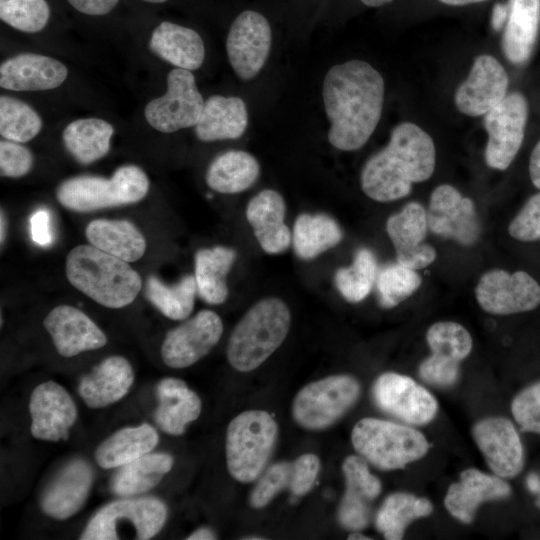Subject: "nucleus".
<instances>
[{
	"label": "nucleus",
	"mask_w": 540,
	"mask_h": 540,
	"mask_svg": "<svg viewBox=\"0 0 540 540\" xmlns=\"http://www.w3.org/2000/svg\"><path fill=\"white\" fill-rule=\"evenodd\" d=\"M384 92L382 75L363 60H349L328 70L322 97L333 147L354 151L369 140L381 118Z\"/></svg>",
	"instance_id": "nucleus-1"
},
{
	"label": "nucleus",
	"mask_w": 540,
	"mask_h": 540,
	"mask_svg": "<svg viewBox=\"0 0 540 540\" xmlns=\"http://www.w3.org/2000/svg\"><path fill=\"white\" fill-rule=\"evenodd\" d=\"M432 138L418 125L395 126L388 144L364 164L360 183L363 192L378 202H391L410 194L413 183L429 179L435 169Z\"/></svg>",
	"instance_id": "nucleus-2"
},
{
	"label": "nucleus",
	"mask_w": 540,
	"mask_h": 540,
	"mask_svg": "<svg viewBox=\"0 0 540 540\" xmlns=\"http://www.w3.org/2000/svg\"><path fill=\"white\" fill-rule=\"evenodd\" d=\"M65 273L74 288L112 309L131 304L142 288L140 275L128 262L91 244H81L69 251Z\"/></svg>",
	"instance_id": "nucleus-3"
},
{
	"label": "nucleus",
	"mask_w": 540,
	"mask_h": 540,
	"mask_svg": "<svg viewBox=\"0 0 540 540\" xmlns=\"http://www.w3.org/2000/svg\"><path fill=\"white\" fill-rule=\"evenodd\" d=\"M291 323L284 301L268 297L254 304L229 338L226 356L237 371L249 372L264 363L283 343Z\"/></svg>",
	"instance_id": "nucleus-4"
},
{
	"label": "nucleus",
	"mask_w": 540,
	"mask_h": 540,
	"mask_svg": "<svg viewBox=\"0 0 540 540\" xmlns=\"http://www.w3.org/2000/svg\"><path fill=\"white\" fill-rule=\"evenodd\" d=\"M148 191L146 173L136 165H123L110 178L79 175L66 179L58 186L56 197L64 208L86 213L137 203Z\"/></svg>",
	"instance_id": "nucleus-5"
},
{
	"label": "nucleus",
	"mask_w": 540,
	"mask_h": 540,
	"mask_svg": "<svg viewBox=\"0 0 540 540\" xmlns=\"http://www.w3.org/2000/svg\"><path fill=\"white\" fill-rule=\"evenodd\" d=\"M278 436L274 418L263 410H247L235 416L226 432V462L238 482H253L266 469Z\"/></svg>",
	"instance_id": "nucleus-6"
},
{
	"label": "nucleus",
	"mask_w": 540,
	"mask_h": 540,
	"mask_svg": "<svg viewBox=\"0 0 540 540\" xmlns=\"http://www.w3.org/2000/svg\"><path fill=\"white\" fill-rule=\"evenodd\" d=\"M355 450L378 469L404 468L429 450L425 436L416 429L377 418H363L351 433Z\"/></svg>",
	"instance_id": "nucleus-7"
},
{
	"label": "nucleus",
	"mask_w": 540,
	"mask_h": 540,
	"mask_svg": "<svg viewBox=\"0 0 540 540\" xmlns=\"http://www.w3.org/2000/svg\"><path fill=\"white\" fill-rule=\"evenodd\" d=\"M360 384L350 375H331L305 385L292 405L294 420L303 428L322 430L343 417L360 396Z\"/></svg>",
	"instance_id": "nucleus-8"
},
{
	"label": "nucleus",
	"mask_w": 540,
	"mask_h": 540,
	"mask_svg": "<svg viewBox=\"0 0 540 540\" xmlns=\"http://www.w3.org/2000/svg\"><path fill=\"white\" fill-rule=\"evenodd\" d=\"M167 507L155 497L127 498L103 506L87 523L80 539L115 540L122 524H130L135 539H151L166 522Z\"/></svg>",
	"instance_id": "nucleus-9"
},
{
	"label": "nucleus",
	"mask_w": 540,
	"mask_h": 540,
	"mask_svg": "<svg viewBox=\"0 0 540 540\" xmlns=\"http://www.w3.org/2000/svg\"><path fill=\"white\" fill-rule=\"evenodd\" d=\"M166 81V93L146 105V121L163 133L194 127L205 103L194 75L190 70L175 68L169 72Z\"/></svg>",
	"instance_id": "nucleus-10"
},
{
	"label": "nucleus",
	"mask_w": 540,
	"mask_h": 540,
	"mask_svg": "<svg viewBox=\"0 0 540 540\" xmlns=\"http://www.w3.org/2000/svg\"><path fill=\"white\" fill-rule=\"evenodd\" d=\"M527 119L528 103L519 92L506 95L484 115L488 134L485 162L489 167L506 170L511 165L523 143Z\"/></svg>",
	"instance_id": "nucleus-11"
},
{
	"label": "nucleus",
	"mask_w": 540,
	"mask_h": 540,
	"mask_svg": "<svg viewBox=\"0 0 540 540\" xmlns=\"http://www.w3.org/2000/svg\"><path fill=\"white\" fill-rule=\"evenodd\" d=\"M480 307L493 315L528 312L540 305V285L525 271L502 269L485 272L475 287Z\"/></svg>",
	"instance_id": "nucleus-12"
},
{
	"label": "nucleus",
	"mask_w": 540,
	"mask_h": 540,
	"mask_svg": "<svg viewBox=\"0 0 540 540\" xmlns=\"http://www.w3.org/2000/svg\"><path fill=\"white\" fill-rule=\"evenodd\" d=\"M432 354L419 366L421 378L432 385L448 387L459 376V364L471 352L473 341L461 324L442 321L431 325L426 333Z\"/></svg>",
	"instance_id": "nucleus-13"
},
{
	"label": "nucleus",
	"mask_w": 540,
	"mask_h": 540,
	"mask_svg": "<svg viewBox=\"0 0 540 540\" xmlns=\"http://www.w3.org/2000/svg\"><path fill=\"white\" fill-rule=\"evenodd\" d=\"M272 33L268 20L246 10L232 22L226 52L235 74L242 80L255 78L264 67L271 49Z\"/></svg>",
	"instance_id": "nucleus-14"
},
{
	"label": "nucleus",
	"mask_w": 540,
	"mask_h": 540,
	"mask_svg": "<svg viewBox=\"0 0 540 540\" xmlns=\"http://www.w3.org/2000/svg\"><path fill=\"white\" fill-rule=\"evenodd\" d=\"M223 333L220 316L212 310H201L171 329L161 345L163 362L171 368H186L206 356Z\"/></svg>",
	"instance_id": "nucleus-15"
},
{
	"label": "nucleus",
	"mask_w": 540,
	"mask_h": 540,
	"mask_svg": "<svg viewBox=\"0 0 540 540\" xmlns=\"http://www.w3.org/2000/svg\"><path fill=\"white\" fill-rule=\"evenodd\" d=\"M372 392L381 410L412 425L429 423L438 411L435 397L406 375L383 373L376 379Z\"/></svg>",
	"instance_id": "nucleus-16"
},
{
	"label": "nucleus",
	"mask_w": 540,
	"mask_h": 540,
	"mask_svg": "<svg viewBox=\"0 0 540 540\" xmlns=\"http://www.w3.org/2000/svg\"><path fill=\"white\" fill-rule=\"evenodd\" d=\"M428 227L434 234L460 245L471 246L479 238L480 224L474 202L455 187H436L427 210Z\"/></svg>",
	"instance_id": "nucleus-17"
},
{
	"label": "nucleus",
	"mask_w": 540,
	"mask_h": 540,
	"mask_svg": "<svg viewBox=\"0 0 540 540\" xmlns=\"http://www.w3.org/2000/svg\"><path fill=\"white\" fill-rule=\"evenodd\" d=\"M508 85V74L496 58L477 56L468 77L455 92V105L465 115L484 116L506 97Z\"/></svg>",
	"instance_id": "nucleus-18"
},
{
	"label": "nucleus",
	"mask_w": 540,
	"mask_h": 540,
	"mask_svg": "<svg viewBox=\"0 0 540 540\" xmlns=\"http://www.w3.org/2000/svg\"><path fill=\"white\" fill-rule=\"evenodd\" d=\"M30 431L34 438L67 440L77 419V407L67 390L54 381L39 384L29 400Z\"/></svg>",
	"instance_id": "nucleus-19"
},
{
	"label": "nucleus",
	"mask_w": 540,
	"mask_h": 540,
	"mask_svg": "<svg viewBox=\"0 0 540 540\" xmlns=\"http://www.w3.org/2000/svg\"><path fill=\"white\" fill-rule=\"evenodd\" d=\"M472 436L491 471L501 478L517 476L524 464L520 436L510 420L487 417L476 422Z\"/></svg>",
	"instance_id": "nucleus-20"
},
{
	"label": "nucleus",
	"mask_w": 540,
	"mask_h": 540,
	"mask_svg": "<svg viewBox=\"0 0 540 540\" xmlns=\"http://www.w3.org/2000/svg\"><path fill=\"white\" fill-rule=\"evenodd\" d=\"M428 229L427 211L417 202L406 204L387 219L386 231L399 264L419 270L434 262L435 248L424 243Z\"/></svg>",
	"instance_id": "nucleus-21"
},
{
	"label": "nucleus",
	"mask_w": 540,
	"mask_h": 540,
	"mask_svg": "<svg viewBox=\"0 0 540 540\" xmlns=\"http://www.w3.org/2000/svg\"><path fill=\"white\" fill-rule=\"evenodd\" d=\"M320 460L315 454H303L294 461L270 465L259 476L249 497L255 509L267 506L279 493L288 490L294 497L308 493L318 476Z\"/></svg>",
	"instance_id": "nucleus-22"
},
{
	"label": "nucleus",
	"mask_w": 540,
	"mask_h": 540,
	"mask_svg": "<svg viewBox=\"0 0 540 540\" xmlns=\"http://www.w3.org/2000/svg\"><path fill=\"white\" fill-rule=\"evenodd\" d=\"M57 352L73 357L107 344L105 333L83 311L71 305L53 308L43 321Z\"/></svg>",
	"instance_id": "nucleus-23"
},
{
	"label": "nucleus",
	"mask_w": 540,
	"mask_h": 540,
	"mask_svg": "<svg viewBox=\"0 0 540 540\" xmlns=\"http://www.w3.org/2000/svg\"><path fill=\"white\" fill-rule=\"evenodd\" d=\"M346 489L338 509L339 523L348 530L359 531L369 522L371 503L382 489L363 457L350 455L342 464Z\"/></svg>",
	"instance_id": "nucleus-24"
},
{
	"label": "nucleus",
	"mask_w": 540,
	"mask_h": 540,
	"mask_svg": "<svg viewBox=\"0 0 540 540\" xmlns=\"http://www.w3.org/2000/svg\"><path fill=\"white\" fill-rule=\"evenodd\" d=\"M93 479L87 461L77 458L69 462L45 490L40 504L43 513L56 520L78 513L89 496Z\"/></svg>",
	"instance_id": "nucleus-25"
},
{
	"label": "nucleus",
	"mask_w": 540,
	"mask_h": 540,
	"mask_svg": "<svg viewBox=\"0 0 540 540\" xmlns=\"http://www.w3.org/2000/svg\"><path fill=\"white\" fill-rule=\"evenodd\" d=\"M510 493L511 487L504 478L470 468L461 472L459 481L449 487L444 504L453 517L470 523L482 503L507 498Z\"/></svg>",
	"instance_id": "nucleus-26"
},
{
	"label": "nucleus",
	"mask_w": 540,
	"mask_h": 540,
	"mask_svg": "<svg viewBox=\"0 0 540 540\" xmlns=\"http://www.w3.org/2000/svg\"><path fill=\"white\" fill-rule=\"evenodd\" d=\"M68 70L60 61L34 53L15 55L0 66V86L12 91H42L60 86Z\"/></svg>",
	"instance_id": "nucleus-27"
},
{
	"label": "nucleus",
	"mask_w": 540,
	"mask_h": 540,
	"mask_svg": "<svg viewBox=\"0 0 540 540\" xmlns=\"http://www.w3.org/2000/svg\"><path fill=\"white\" fill-rule=\"evenodd\" d=\"M285 214L284 199L273 189L258 192L247 204V221L266 253L280 254L291 244L292 234L284 222Z\"/></svg>",
	"instance_id": "nucleus-28"
},
{
	"label": "nucleus",
	"mask_w": 540,
	"mask_h": 540,
	"mask_svg": "<svg viewBox=\"0 0 540 540\" xmlns=\"http://www.w3.org/2000/svg\"><path fill=\"white\" fill-rule=\"evenodd\" d=\"M133 382L134 372L130 362L123 356L113 355L81 377L78 393L88 407L103 408L121 400Z\"/></svg>",
	"instance_id": "nucleus-29"
},
{
	"label": "nucleus",
	"mask_w": 540,
	"mask_h": 540,
	"mask_svg": "<svg viewBox=\"0 0 540 540\" xmlns=\"http://www.w3.org/2000/svg\"><path fill=\"white\" fill-rule=\"evenodd\" d=\"M158 399L154 421L169 435H181L187 425L198 419L202 402L196 392L181 379L163 378L156 387Z\"/></svg>",
	"instance_id": "nucleus-30"
},
{
	"label": "nucleus",
	"mask_w": 540,
	"mask_h": 540,
	"mask_svg": "<svg viewBox=\"0 0 540 540\" xmlns=\"http://www.w3.org/2000/svg\"><path fill=\"white\" fill-rule=\"evenodd\" d=\"M502 50L509 62L523 65L531 57L540 30V0H509Z\"/></svg>",
	"instance_id": "nucleus-31"
},
{
	"label": "nucleus",
	"mask_w": 540,
	"mask_h": 540,
	"mask_svg": "<svg viewBox=\"0 0 540 540\" xmlns=\"http://www.w3.org/2000/svg\"><path fill=\"white\" fill-rule=\"evenodd\" d=\"M148 46L164 61L190 71L200 68L205 57L201 36L189 27L169 21L154 28Z\"/></svg>",
	"instance_id": "nucleus-32"
},
{
	"label": "nucleus",
	"mask_w": 540,
	"mask_h": 540,
	"mask_svg": "<svg viewBox=\"0 0 540 540\" xmlns=\"http://www.w3.org/2000/svg\"><path fill=\"white\" fill-rule=\"evenodd\" d=\"M248 125L245 102L236 96H210L194 126L197 138L204 142L238 139Z\"/></svg>",
	"instance_id": "nucleus-33"
},
{
	"label": "nucleus",
	"mask_w": 540,
	"mask_h": 540,
	"mask_svg": "<svg viewBox=\"0 0 540 540\" xmlns=\"http://www.w3.org/2000/svg\"><path fill=\"white\" fill-rule=\"evenodd\" d=\"M85 236L91 245L128 263L142 258L147 247L142 232L125 219H94Z\"/></svg>",
	"instance_id": "nucleus-34"
},
{
	"label": "nucleus",
	"mask_w": 540,
	"mask_h": 540,
	"mask_svg": "<svg viewBox=\"0 0 540 540\" xmlns=\"http://www.w3.org/2000/svg\"><path fill=\"white\" fill-rule=\"evenodd\" d=\"M156 429L147 423L124 427L105 439L95 451V460L103 469L121 467L150 453L158 444Z\"/></svg>",
	"instance_id": "nucleus-35"
},
{
	"label": "nucleus",
	"mask_w": 540,
	"mask_h": 540,
	"mask_svg": "<svg viewBox=\"0 0 540 540\" xmlns=\"http://www.w3.org/2000/svg\"><path fill=\"white\" fill-rule=\"evenodd\" d=\"M257 159L243 150H229L213 159L206 170L205 180L214 191L235 194L249 189L258 179Z\"/></svg>",
	"instance_id": "nucleus-36"
},
{
	"label": "nucleus",
	"mask_w": 540,
	"mask_h": 540,
	"mask_svg": "<svg viewBox=\"0 0 540 540\" xmlns=\"http://www.w3.org/2000/svg\"><path fill=\"white\" fill-rule=\"evenodd\" d=\"M236 251L225 246L201 248L194 256V277L199 296L208 304H222L228 296L226 276Z\"/></svg>",
	"instance_id": "nucleus-37"
},
{
	"label": "nucleus",
	"mask_w": 540,
	"mask_h": 540,
	"mask_svg": "<svg viewBox=\"0 0 540 540\" xmlns=\"http://www.w3.org/2000/svg\"><path fill=\"white\" fill-rule=\"evenodd\" d=\"M114 129L99 118H81L69 123L62 134L70 155L80 164L88 165L103 158L110 149Z\"/></svg>",
	"instance_id": "nucleus-38"
},
{
	"label": "nucleus",
	"mask_w": 540,
	"mask_h": 540,
	"mask_svg": "<svg viewBox=\"0 0 540 540\" xmlns=\"http://www.w3.org/2000/svg\"><path fill=\"white\" fill-rule=\"evenodd\" d=\"M174 459L167 453H147L119 468L111 479V489L119 496L144 493L172 469Z\"/></svg>",
	"instance_id": "nucleus-39"
},
{
	"label": "nucleus",
	"mask_w": 540,
	"mask_h": 540,
	"mask_svg": "<svg viewBox=\"0 0 540 540\" xmlns=\"http://www.w3.org/2000/svg\"><path fill=\"white\" fill-rule=\"evenodd\" d=\"M343 238L339 224L327 214H300L294 224L292 242L296 255L314 259L335 247Z\"/></svg>",
	"instance_id": "nucleus-40"
},
{
	"label": "nucleus",
	"mask_w": 540,
	"mask_h": 540,
	"mask_svg": "<svg viewBox=\"0 0 540 540\" xmlns=\"http://www.w3.org/2000/svg\"><path fill=\"white\" fill-rule=\"evenodd\" d=\"M432 511L433 506L426 498L405 492L393 493L386 497L377 512L376 528L386 539L400 540L412 521L426 517Z\"/></svg>",
	"instance_id": "nucleus-41"
},
{
	"label": "nucleus",
	"mask_w": 540,
	"mask_h": 540,
	"mask_svg": "<svg viewBox=\"0 0 540 540\" xmlns=\"http://www.w3.org/2000/svg\"><path fill=\"white\" fill-rule=\"evenodd\" d=\"M198 293L193 275L183 276L177 283L168 285L156 275L147 277L145 295L149 302L171 320H185L191 314Z\"/></svg>",
	"instance_id": "nucleus-42"
},
{
	"label": "nucleus",
	"mask_w": 540,
	"mask_h": 540,
	"mask_svg": "<svg viewBox=\"0 0 540 540\" xmlns=\"http://www.w3.org/2000/svg\"><path fill=\"white\" fill-rule=\"evenodd\" d=\"M377 272V261L373 252L362 247L356 251L350 266L336 271L334 283L345 300L358 303L371 292Z\"/></svg>",
	"instance_id": "nucleus-43"
},
{
	"label": "nucleus",
	"mask_w": 540,
	"mask_h": 540,
	"mask_svg": "<svg viewBox=\"0 0 540 540\" xmlns=\"http://www.w3.org/2000/svg\"><path fill=\"white\" fill-rule=\"evenodd\" d=\"M42 120L25 102L2 95L0 97V134L10 141L24 143L38 135Z\"/></svg>",
	"instance_id": "nucleus-44"
},
{
	"label": "nucleus",
	"mask_w": 540,
	"mask_h": 540,
	"mask_svg": "<svg viewBox=\"0 0 540 540\" xmlns=\"http://www.w3.org/2000/svg\"><path fill=\"white\" fill-rule=\"evenodd\" d=\"M375 282L380 306L389 309L409 298L420 287L422 279L416 270L397 262L382 267Z\"/></svg>",
	"instance_id": "nucleus-45"
},
{
	"label": "nucleus",
	"mask_w": 540,
	"mask_h": 540,
	"mask_svg": "<svg viewBox=\"0 0 540 540\" xmlns=\"http://www.w3.org/2000/svg\"><path fill=\"white\" fill-rule=\"evenodd\" d=\"M50 12L46 0H0L1 20L26 33H36L44 29Z\"/></svg>",
	"instance_id": "nucleus-46"
},
{
	"label": "nucleus",
	"mask_w": 540,
	"mask_h": 540,
	"mask_svg": "<svg viewBox=\"0 0 540 540\" xmlns=\"http://www.w3.org/2000/svg\"><path fill=\"white\" fill-rule=\"evenodd\" d=\"M511 412L523 431L540 434V381L527 386L514 397Z\"/></svg>",
	"instance_id": "nucleus-47"
},
{
	"label": "nucleus",
	"mask_w": 540,
	"mask_h": 540,
	"mask_svg": "<svg viewBox=\"0 0 540 540\" xmlns=\"http://www.w3.org/2000/svg\"><path fill=\"white\" fill-rule=\"evenodd\" d=\"M512 238L521 242L540 240V192L532 195L508 226Z\"/></svg>",
	"instance_id": "nucleus-48"
},
{
	"label": "nucleus",
	"mask_w": 540,
	"mask_h": 540,
	"mask_svg": "<svg viewBox=\"0 0 540 540\" xmlns=\"http://www.w3.org/2000/svg\"><path fill=\"white\" fill-rule=\"evenodd\" d=\"M34 158L31 151L18 142L1 140L0 174L2 177L19 178L32 168Z\"/></svg>",
	"instance_id": "nucleus-49"
},
{
	"label": "nucleus",
	"mask_w": 540,
	"mask_h": 540,
	"mask_svg": "<svg viewBox=\"0 0 540 540\" xmlns=\"http://www.w3.org/2000/svg\"><path fill=\"white\" fill-rule=\"evenodd\" d=\"M75 10L89 16L110 13L120 0H66Z\"/></svg>",
	"instance_id": "nucleus-50"
},
{
	"label": "nucleus",
	"mask_w": 540,
	"mask_h": 540,
	"mask_svg": "<svg viewBox=\"0 0 540 540\" xmlns=\"http://www.w3.org/2000/svg\"><path fill=\"white\" fill-rule=\"evenodd\" d=\"M31 235L39 245H47L51 242L50 218L45 210H39L30 219Z\"/></svg>",
	"instance_id": "nucleus-51"
},
{
	"label": "nucleus",
	"mask_w": 540,
	"mask_h": 540,
	"mask_svg": "<svg viewBox=\"0 0 540 540\" xmlns=\"http://www.w3.org/2000/svg\"><path fill=\"white\" fill-rule=\"evenodd\" d=\"M529 174L533 185L540 189V140L537 142L530 155Z\"/></svg>",
	"instance_id": "nucleus-52"
},
{
	"label": "nucleus",
	"mask_w": 540,
	"mask_h": 540,
	"mask_svg": "<svg viewBox=\"0 0 540 540\" xmlns=\"http://www.w3.org/2000/svg\"><path fill=\"white\" fill-rule=\"evenodd\" d=\"M507 15H508L507 4L506 5L497 4L494 7L493 13H492V20H491L492 27L494 28V30L499 31L502 28H504Z\"/></svg>",
	"instance_id": "nucleus-53"
},
{
	"label": "nucleus",
	"mask_w": 540,
	"mask_h": 540,
	"mask_svg": "<svg viewBox=\"0 0 540 540\" xmlns=\"http://www.w3.org/2000/svg\"><path fill=\"white\" fill-rule=\"evenodd\" d=\"M216 534L207 527H201L192 532L187 539L188 540H212L216 539Z\"/></svg>",
	"instance_id": "nucleus-54"
},
{
	"label": "nucleus",
	"mask_w": 540,
	"mask_h": 540,
	"mask_svg": "<svg viewBox=\"0 0 540 540\" xmlns=\"http://www.w3.org/2000/svg\"><path fill=\"white\" fill-rule=\"evenodd\" d=\"M440 2L450 6H463L468 4L480 3L487 0H439Z\"/></svg>",
	"instance_id": "nucleus-55"
},
{
	"label": "nucleus",
	"mask_w": 540,
	"mask_h": 540,
	"mask_svg": "<svg viewBox=\"0 0 540 540\" xmlns=\"http://www.w3.org/2000/svg\"><path fill=\"white\" fill-rule=\"evenodd\" d=\"M0 225H1V228H0V241H1V245L4 243L5 239H6V233H7V219H6V215L3 211V209H1V215H0Z\"/></svg>",
	"instance_id": "nucleus-56"
},
{
	"label": "nucleus",
	"mask_w": 540,
	"mask_h": 540,
	"mask_svg": "<svg viewBox=\"0 0 540 540\" xmlns=\"http://www.w3.org/2000/svg\"><path fill=\"white\" fill-rule=\"evenodd\" d=\"M527 484H528V487H529L530 490H532L534 492H539L540 491V481L535 475L529 476V478L527 480Z\"/></svg>",
	"instance_id": "nucleus-57"
},
{
	"label": "nucleus",
	"mask_w": 540,
	"mask_h": 540,
	"mask_svg": "<svg viewBox=\"0 0 540 540\" xmlns=\"http://www.w3.org/2000/svg\"><path fill=\"white\" fill-rule=\"evenodd\" d=\"M360 1L368 7H379L393 0H360Z\"/></svg>",
	"instance_id": "nucleus-58"
},
{
	"label": "nucleus",
	"mask_w": 540,
	"mask_h": 540,
	"mask_svg": "<svg viewBox=\"0 0 540 540\" xmlns=\"http://www.w3.org/2000/svg\"><path fill=\"white\" fill-rule=\"evenodd\" d=\"M348 539L350 540H369L371 538L359 533L358 531H353L349 536Z\"/></svg>",
	"instance_id": "nucleus-59"
},
{
	"label": "nucleus",
	"mask_w": 540,
	"mask_h": 540,
	"mask_svg": "<svg viewBox=\"0 0 540 540\" xmlns=\"http://www.w3.org/2000/svg\"><path fill=\"white\" fill-rule=\"evenodd\" d=\"M144 2H147V3H151V4H161V3H164L168 0H142Z\"/></svg>",
	"instance_id": "nucleus-60"
},
{
	"label": "nucleus",
	"mask_w": 540,
	"mask_h": 540,
	"mask_svg": "<svg viewBox=\"0 0 540 540\" xmlns=\"http://www.w3.org/2000/svg\"><path fill=\"white\" fill-rule=\"evenodd\" d=\"M535 504L540 509V491H539V495H538V497H537V499L535 501Z\"/></svg>",
	"instance_id": "nucleus-61"
},
{
	"label": "nucleus",
	"mask_w": 540,
	"mask_h": 540,
	"mask_svg": "<svg viewBox=\"0 0 540 540\" xmlns=\"http://www.w3.org/2000/svg\"><path fill=\"white\" fill-rule=\"evenodd\" d=\"M244 539H251V540L259 539L260 540V539H264V538H262V537H246Z\"/></svg>",
	"instance_id": "nucleus-62"
}]
</instances>
